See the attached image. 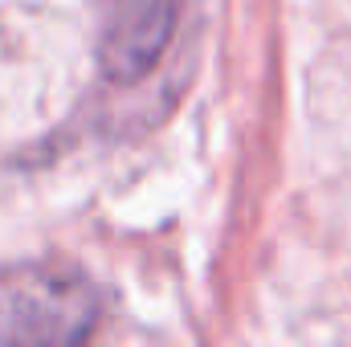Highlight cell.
<instances>
[{"label": "cell", "mask_w": 351, "mask_h": 347, "mask_svg": "<svg viewBox=\"0 0 351 347\" xmlns=\"http://www.w3.org/2000/svg\"><path fill=\"white\" fill-rule=\"evenodd\" d=\"M98 327V294L74 270L45 261L0 274V339L4 344H82Z\"/></svg>", "instance_id": "1"}, {"label": "cell", "mask_w": 351, "mask_h": 347, "mask_svg": "<svg viewBox=\"0 0 351 347\" xmlns=\"http://www.w3.org/2000/svg\"><path fill=\"white\" fill-rule=\"evenodd\" d=\"M180 0H110L102 33V70L114 82H139L156 70L176 33Z\"/></svg>", "instance_id": "2"}]
</instances>
